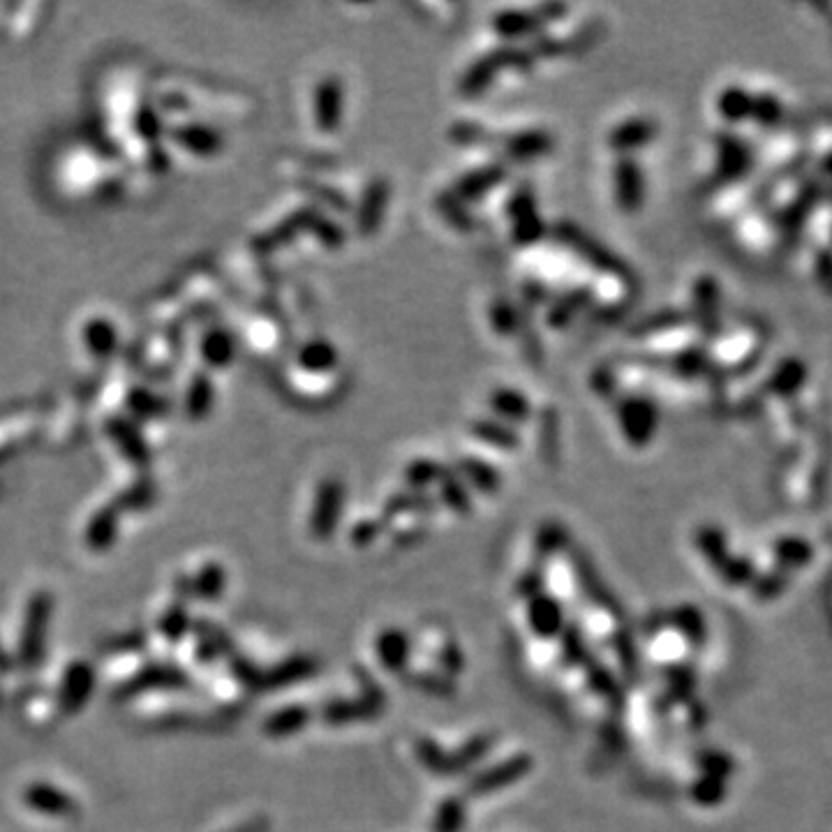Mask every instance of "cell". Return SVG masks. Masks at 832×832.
Masks as SVG:
<instances>
[{
	"mask_svg": "<svg viewBox=\"0 0 832 832\" xmlns=\"http://www.w3.org/2000/svg\"><path fill=\"white\" fill-rule=\"evenodd\" d=\"M666 366L680 380H694V377L705 373V368H708V354L701 347H687L680 349L671 359H666Z\"/></svg>",
	"mask_w": 832,
	"mask_h": 832,
	"instance_id": "cell-34",
	"label": "cell"
},
{
	"mask_svg": "<svg viewBox=\"0 0 832 832\" xmlns=\"http://www.w3.org/2000/svg\"><path fill=\"white\" fill-rule=\"evenodd\" d=\"M391 197V185L384 178H373L361 192L359 206H356V229L361 236H375L380 232L386 204Z\"/></svg>",
	"mask_w": 832,
	"mask_h": 832,
	"instance_id": "cell-10",
	"label": "cell"
},
{
	"mask_svg": "<svg viewBox=\"0 0 832 832\" xmlns=\"http://www.w3.org/2000/svg\"><path fill=\"white\" fill-rule=\"evenodd\" d=\"M183 405H185V410L195 416V419H199V416H206L208 412H211V407H213V384L206 375H197L195 380L188 384V389H185V396H183Z\"/></svg>",
	"mask_w": 832,
	"mask_h": 832,
	"instance_id": "cell-37",
	"label": "cell"
},
{
	"mask_svg": "<svg viewBox=\"0 0 832 832\" xmlns=\"http://www.w3.org/2000/svg\"><path fill=\"white\" fill-rule=\"evenodd\" d=\"M380 655L384 659L386 668H396V657L405 655V638L398 634V631H391V634H384L380 641Z\"/></svg>",
	"mask_w": 832,
	"mask_h": 832,
	"instance_id": "cell-51",
	"label": "cell"
},
{
	"mask_svg": "<svg viewBox=\"0 0 832 832\" xmlns=\"http://www.w3.org/2000/svg\"><path fill=\"white\" fill-rule=\"evenodd\" d=\"M299 188L306 192L308 197L312 199H319L324 206L333 208L336 213H349L352 211V204H349V199L343 195V192L333 188V185H326V183H319V181H312V178H303L299 183Z\"/></svg>",
	"mask_w": 832,
	"mask_h": 832,
	"instance_id": "cell-39",
	"label": "cell"
},
{
	"mask_svg": "<svg viewBox=\"0 0 832 832\" xmlns=\"http://www.w3.org/2000/svg\"><path fill=\"white\" fill-rule=\"evenodd\" d=\"M442 481V502L447 504L451 511H456V514H467V511L472 509V502H470V493H467V486L465 481H460L456 477V472L447 470L444 472Z\"/></svg>",
	"mask_w": 832,
	"mask_h": 832,
	"instance_id": "cell-41",
	"label": "cell"
},
{
	"mask_svg": "<svg viewBox=\"0 0 832 832\" xmlns=\"http://www.w3.org/2000/svg\"><path fill=\"white\" fill-rule=\"evenodd\" d=\"M435 208H437V213H440L444 218V222L456 229V232L470 234V232H474V229H477V220H474L472 211L467 208V204L460 202V199L453 195L451 190L437 192Z\"/></svg>",
	"mask_w": 832,
	"mask_h": 832,
	"instance_id": "cell-29",
	"label": "cell"
},
{
	"mask_svg": "<svg viewBox=\"0 0 832 832\" xmlns=\"http://www.w3.org/2000/svg\"><path fill=\"white\" fill-rule=\"evenodd\" d=\"M615 202L622 213H638L645 202V181L641 165L631 155H620L613 167Z\"/></svg>",
	"mask_w": 832,
	"mask_h": 832,
	"instance_id": "cell-8",
	"label": "cell"
},
{
	"mask_svg": "<svg viewBox=\"0 0 832 832\" xmlns=\"http://www.w3.org/2000/svg\"><path fill=\"white\" fill-rule=\"evenodd\" d=\"M310 668H312L310 661L292 659V661H287V664H282L278 671L264 675L262 682L266 687H287V685H292L294 680H301L303 675H308Z\"/></svg>",
	"mask_w": 832,
	"mask_h": 832,
	"instance_id": "cell-44",
	"label": "cell"
},
{
	"mask_svg": "<svg viewBox=\"0 0 832 832\" xmlns=\"http://www.w3.org/2000/svg\"><path fill=\"white\" fill-rule=\"evenodd\" d=\"M592 301H594V294L590 287L569 289L567 294H562L560 299H555L551 306H548L546 324L551 326V329H564V326L571 324V319H574L578 312L590 308Z\"/></svg>",
	"mask_w": 832,
	"mask_h": 832,
	"instance_id": "cell-22",
	"label": "cell"
},
{
	"mask_svg": "<svg viewBox=\"0 0 832 832\" xmlns=\"http://www.w3.org/2000/svg\"><path fill=\"white\" fill-rule=\"evenodd\" d=\"M539 442H541V456L546 458V463H555L557 460V449H560V414H557L555 407H546L539 414Z\"/></svg>",
	"mask_w": 832,
	"mask_h": 832,
	"instance_id": "cell-36",
	"label": "cell"
},
{
	"mask_svg": "<svg viewBox=\"0 0 832 832\" xmlns=\"http://www.w3.org/2000/svg\"><path fill=\"white\" fill-rule=\"evenodd\" d=\"M752 98H749V93L745 88L740 86H728L724 88L722 93H719L717 98V111L719 116L724 118L728 123H740L745 121V118L752 116Z\"/></svg>",
	"mask_w": 832,
	"mask_h": 832,
	"instance_id": "cell-30",
	"label": "cell"
},
{
	"mask_svg": "<svg viewBox=\"0 0 832 832\" xmlns=\"http://www.w3.org/2000/svg\"><path fill=\"white\" fill-rule=\"evenodd\" d=\"M345 502V486L340 479H324L317 488L315 507L310 514V534L319 541H326L336 532L340 523V511Z\"/></svg>",
	"mask_w": 832,
	"mask_h": 832,
	"instance_id": "cell-5",
	"label": "cell"
},
{
	"mask_svg": "<svg viewBox=\"0 0 832 832\" xmlns=\"http://www.w3.org/2000/svg\"><path fill=\"white\" fill-rule=\"evenodd\" d=\"M444 472H447V470H444V467L437 463V460L416 458L405 467V481L414 490H419V488H426L430 484H435V481H440L444 477Z\"/></svg>",
	"mask_w": 832,
	"mask_h": 832,
	"instance_id": "cell-40",
	"label": "cell"
},
{
	"mask_svg": "<svg viewBox=\"0 0 832 832\" xmlns=\"http://www.w3.org/2000/svg\"><path fill=\"white\" fill-rule=\"evenodd\" d=\"M507 215L511 222V241L518 248H532L546 239L548 227L541 218L537 195L530 183H520L507 199Z\"/></svg>",
	"mask_w": 832,
	"mask_h": 832,
	"instance_id": "cell-2",
	"label": "cell"
},
{
	"mask_svg": "<svg viewBox=\"0 0 832 832\" xmlns=\"http://www.w3.org/2000/svg\"><path fill=\"white\" fill-rule=\"evenodd\" d=\"M155 497V488L151 484V479H139L135 486H130L128 490H123L121 497H118L116 507H125V509H144L148 504L153 502Z\"/></svg>",
	"mask_w": 832,
	"mask_h": 832,
	"instance_id": "cell-46",
	"label": "cell"
},
{
	"mask_svg": "<svg viewBox=\"0 0 832 832\" xmlns=\"http://www.w3.org/2000/svg\"><path fill=\"white\" fill-rule=\"evenodd\" d=\"M310 234L315 236V239L319 243H322L326 250H340L345 245V241H347L345 229L340 227L336 220L326 218L324 213L317 215V220H315V225H312V232Z\"/></svg>",
	"mask_w": 832,
	"mask_h": 832,
	"instance_id": "cell-42",
	"label": "cell"
},
{
	"mask_svg": "<svg viewBox=\"0 0 832 832\" xmlns=\"http://www.w3.org/2000/svg\"><path fill=\"white\" fill-rule=\"evenodd\" d=\"M430 511H435V502L430 500L428 495H423L421 490H403V493H396L389 497V502H386L384 507L386 516L430 514Z\"/></svg>",
	"mask_w": 832,
	"mask_h": 832,
	"instance_id": "cell-35",
	"label": "cell"
},
{
	"mask_svg": "<svg viewBox=\"0 0 832 832\" xmlns=\"http://www.w3.org/2000/svg\"><path fill=\"white\" fill-rule=\"evenodd\" d=\"M493 31L507 42L527 40L546 31L534 10H502L493 17Z\"/></svg>",
	"mask_w": 832,
	"mask_h": 832,
	"instance_id": "cell-17",
	"label": "cell"
},
{
	"mask_svg": "<svg viewBox=\"0 0 832 832\" xmlns=\"http://www.w3.org/2000/svg\"><path fill=\"white\" fill-rule=\"evenodd\" d=\"M306 724H308L306 708H285L266 719L264 731L273 735V738H282V735H292L296 731H301Z\"/></svg>",
	"mask_w": 832,
	"mask_h": 832,
	"instance_id": "cell-38",
	"label": "cell"
},
{
	"mask_svg": "<svg viewBox=\"0 0 832 832\" xmlns=\"http://www.w3.org/2000/svg\"><path fill=\"white\" fill-rule=\"evenodd\" d=\"M530 49H532V54L537 56V61H539V58H557V56H562L564 51H567V44L557 40V37H551V35H548L544 31V33H539L537 37H532Z\"/></svg>",
	"mask_w": 832,
	"mask_h": 832,
	"instance_id": "cell-49",
	"label": "cell"
},
{
	"mask_svg": "<svg viewBox=\"0 0 832 832\" xmlns=\"http://www.w3.org/2000/svg\"><path fill=\"white\" fill-rule=\"evenodd\" d=\"M449 139L453 141V144H460V146H479V144H488L490 135L484 125H479L474 121H458L449 128Z\"/></svg>",
	"mask_w": 832,
	"mask_h": 832,
	"instance_id": "cell-45",
	"label": "cell"
},
{
	"mask_svg": "<svg viewBox=\"0 0 832 832\" xmlns=\"http://www.w3.org/2000/svg\"><path fill=\"white\" fill-rule=\"evenodd\" d=\"M590 384L597 396L604 400H618V375L611 368H597L590 377Z\"/></svg>",
	"mask_w": 832,
	"mask_h": 832,
	"instance_id": "cell-47",
	"label": "cell"
},
{
	"mask_svg": "<svg viewBox=\"0 0 832 832\" xmlns=\"http://www.w3.org/2000/svg\"><path fill=\"white\" fill-rule=\"evenodd\" d=\"M51 606H54V601H51L49 592H35L31 601H28L24 629H21V645H19V657L24 668L40 666V661L44 657Z\"/></svg>",
	"mask_w": 832,
	"mask_h": 832,
	"instance_id": "cell-4",
	"label": "cell"
},
{
	"mask_svg": "<svg viewBox=\"0 0 832 832\" xmlns=\"http://www.w3.org/2000/svg\"><path fill=\"white\" fill-rule=\"evenodd\" d=\"M188 629H190V615L188 611H185V604H174L165 615H162L160 631H162V636L169 638L172 643L181 641V638L188 634Z\"/></svg>",
	"mask_w": 832,
	"mask_h": 832,
	"instance_id": "cell-43",
	"label": "cell"
},
{
	"mask_svg": "<svg viewBox=\"0 0 832 832\" xmlns=\"http://www.w3.org/2000/svg\"><path fill=\"white\" fill-rule=\"evenodd\" d=\"M555 137L548 130L532 128L511 132L507 137H500V151L504 158L511 162H530L537 158H544L553 151Z\"/></svg>",
	"mask_w": 832,
	"mask_h": 832,
	"instance_id": "cell-12",
	"label": "cell"
},
{
	"mask_svg": "<svg viewBox=\"0 0 832 832\" xmlns=\"http://www.w3.org/2000/svg\"><path fill=\"white\" fill-rule=\"evenodd\" d=\"M380 532H382V523H377V520H361V523L354 525L352 541L359 546L370 544V541H373Z\"/></svg>",
	"mask_w": 832,
	"mask_h": 832,
	"instance_id": "cell-52",
	"label": "cell"
},
{
	"mask_svg": "<svg viewBox=\"0 0 832 832\" xmlns=\"http://www.w3.org/2000/svg\"><path fill=\"white\" fill-rule=\"evenodd\" d=\"M532 620L534 627H537L541 634H553V631H557V624H560V613H557V606L553 601H541L539 611L534 608Z\"/></svg>",
	"mask_w": 832,
	"mask_h": 832,
	"instance_id": "cell-50",
	"label": "cell"
},
{
	"mask_svg": "<svg viewBox=\"0 0 832 832\" xmlns=\"http://www.w3.org/2000/svg\"><path fill=\"white\" fill-rule=\"evenodd\" d=\"M345 111V88L338 77H326L315 88V100H312V116L315 125L324 135H336L343 125Z\"/></svg>",
	"mask_w": 832,
	"mask_h": 832,
	"instance_id": "cell-7",
	"label": "cell"
},
{
	"mask_svg": "<svg viewBox=\"0 0 832 832\" xmlns=\"http://www.w3.org/2000/svg\"><path fill=\"white\" fill-rule=\"evenodd\" d=\"M507 176H509V167L504 165V162H488V165L484 167L470 169V172L458 176L451 192L463 204H472L490 195L495 188H500V185L507 181Z\"/></svg>",
	"mask_w": 832,
	"mask_h": 832,
	"instance_id": "cell-9",
	"label": "cell"
},
{
	"mask_svg": "<svg viewBox=\"0 0 832 832\" xmlns=\"http://www.w3.org/2000/svg\"><path fill=\"white\" fill-rule=\"evenodd\" d=\"M199 359L208 368H225L234 361L236 343L225 329H208L199 336Z\"/></svg>",
	"mask_w": 832,
	"mask_h": 832,
	"instance_id": "cell-23",
	"label": "cell"
},
{
	"mask_svg": "<svg viewBox=\"0 0 832 832\" xmlns=\"http://www.w3.org/2000/svg\"><path fill=\"white\" fill-rule=\"evenodd\" d=\"M118 534V507L109 504L95 511V516L86 525V546L93 551H107L114 546Z\"/></svg>",
	"mask_w": 832,
	"mask_h": 832,
	"instance_id": "cell-26",
	"label": "cell"
},
{
	"mask_svg": "<svg viewBox=\"0 0 832 832\" xmlns=\"http://www.w3.org/2000/svg\"><path fill=\"white\" fill-rule=\"evenodd\" d=\"M225 585H227V574L225 569L220 567V564H206V567L199 569V574L192 578V594H195L197 599H204V601H215L222 597V592H225Z\"/></svg>",
	"mask_w": 832,
	"mask_h": 832,
	"instance_id": "cell-32",
	"label": "cell"
},
{
	"mask_svg": "<svg viewBox=\"0 0 832 832\" xmlns=\"http://www.w3.org/2000/svg\"><path fill=\"white\" fill-rule=\"evenodd\" d=\"M169 137H172L174 144L183 146V151L197 155V158H211V155L220 153L222 148L220 132L199 123L174 125V128L169 130Z\"/></svg>",
	"mask_w": 832,
	"mask_h": 832,
	"instance_id": "cell-16",
	"label": "cell"
},
{
	"mask_svg": "<svg viewBox=\"0 0 832 832\" xmlns=\"http://www.w3.org/2000/svg\"><path fill=\"white\" fill-rule=\"evenodd\" d=\"M456 470L460 472V477H465L467 484L481 490V493H488V495L497 493L502 486L500 472H497L493 465H488L486 460H481L477 456L458 458Z\"/></svg>",
	"mask_w": 832,
	"mask_h": 832,
	"instance_id": "cell-27",
	"label": "cell"
},
{
	"mask_svg": "<svg viewBox=\"0 0 832 832\" xmlns=\"http://www.w3.org/2000/svg\"><path fill=\"white\" fill-rule=\"evenodd\" d=\"M488 405L497 416V421L507 423V426L509 423H518V426L520 423H527L534 414L530 398L516 389H509V386H502V389H495L490 393Z\"/></svg>",
	"mask_w": 832,
	"mask_h": 832,
	"instance_id": "cell-19",
	"label": "cell"
},
{
	"mask_svg": "<svg viewBox=\"0 0 832 832\" xmlns=\"http://www.w3.org/2000/svg\"><path fill=\"white\" fill-rule=\"evenodd\" d=\"M296 366L306 370L310 375H324L336 370L338 366V349L324 338H312L303 343L296 352Z\"/></svg>",
	"mask_w": 832,
	"mask_h": 832,
	"instance_id": "cell-21",
	"label": "cell"
},
{
	"mask_svg": "<svg viewBox=\"0 0 832 832\" xmlns=\"http://www.w3.org/2000/svg\"><path fill=\"white\" fill-rule=\"evenodd\" d=\"M551 299V294H548V289L541 285L537 280H527L523 285V301L527 306H541V303H546Z\"/></svg>",
	"mask_w": 832,
	"mask_h": 832,
	"instance_id": "cell-54",
	"label": "cell"
},
{
	"mask_svg": "<svg viewBox=\"0 0 832 832\" xmlns=\"http://www.w3.org/2000/svg\"><path fill=\"white\" fill-rule=\"evenodd\" d=\"M188 685V675L178 671L172 664H153L139 671L135 678H132L128 685L123 687L121 696H132L139 692H146V689H176Z\"/></svg>",
	"mask_w": 832,
	"mask_h": 832,
	"instance_id": "cell-18",
	"label": "cell"
},
{
	"mask_svg": "<svg viewBox=\"0 0 832 832\" xmlns=\"http://www.w3.org/2000/svg\"><path fill=\"white\" fill-rule=\"evenodd\" d=\"M520 324H523V315H518V308L509 299L497 296V299L490 303V326H493L497 336H518Z\"/></svg>",
	"mask_w": 832,
	"mask_h": 832,
	"instance_id": "cell-33",
	"label": "cell"
},
{
	"mask_svg": "<svg viewBox=\"0 0 832 832\" xmlns=\"http://www.w3.org/2000/svg\"><path fill=\"white\" fill-rule=\"evenodd\" d=\"M567 12H569V7L564 3H541L534 7V14H537L544 26H551L555 24V21H560Z\"/></svg>",
	"mask_w": 832,
	"mask_h": 832,
	"instance_id": "cell-53",
	"label": "cell"
},
{
	"mask_svg": "<svg viewBox=\"0 0 832 832\" xmlns=\"http://www.w3.org/2000/svg\"><path fill=\"white\" fill-rule=\"evenodd\" d=\"M319 213L322 211H319L317 206L296 208V211L287 215V218H282V222H278L276 227L266 229L264 234H259L252 245H255V250L262 252V255H271V252H276L292 243L299 234L312 232V225H315Z\"/></svg>",
	"mask_w": 832,
	"mask_h": 832,
	"instance_id": "cell-6",
	"label": "cell"
},
{
	"mask_svg": "<svg viewBox=\"0 0 832 832\" xmlns=\"http://www.w3.org/2000/svg\"><path fill=\"white\" fill-rule=\"evenodd\" d=\"M24 800L35 812L47 816H72V812H77V802L51 784H31L24 793Z\"/></svg>",
	"mask_w": 832,
	"mask_h": 832,
	"instance_id": "cell-20",
	"label": "cell"
},
{
	"mask_svg": "<svg viewBox=\"0 0 832 832\" xmlns=\"http://www.w3.org/2000/svg\"><path fill=\"white\" fill-rule=\"evenodd\" d=\"M687 322V317L682 315L680 310H659L655 315L645 317L638 322L636 326H631V338H652V336H659V333H666V331H673L678 329Z\"/></svg>",
	"mask_w": 832,
	"mask_h": 832,
	"instance_id": "cell-31",
	"label": "cell"
},
{
	"mask_svg": "<svg viewBox=\"0 0 832 832\" xmlns=\"http://www.w3.org/2000/svg\"><path fill=\"white\" fill-rule=\"evenodd\" d=\"M81 343L91 356H114L118 345V333L114 322L107 317H91L81 326Z\"/></svg>",
	"mask_w": 832,
	"mask_h": 832,
	"instance_id": "cell-24",
	"label": "cell"
},
{
	"mask_svg": "<svg viewBox=\"0 0 832 832\" xmlns=\"http://www.w3.org/2000/svg\"><path fill=\"white\" fill-rule=\"evenodd\" d=\"M615 416H618L620 433L634 449H645L659 428L657 403L648 396H622L615 400Z\"/></svg>",
	"mask_w": 832,
	"mask_h": 832,
	"instance_id": "cell-3",
	"label": "cell"
},
{
	"mask_svg": "<svg viewBox=\"0 0 832 832\" xmlns=\"http://www.w3.org/2000/svg\"><path fill=\"white\" fill-rule=\"evenodd\" d=\"M657 135H659V125L655 118L634 116L615 125V128L608 132L606 144L615 153L631 155L634 151H638V148L652 144V141L657 139Z\"/></svg>",
	"mask_w": 832,
	"mask_h": 832,
	"instance_id": "cell-11",
	"label": "cell"
},
{
	"mask_svg": "<svg viewBox=\"0 0 832 832\" xmlns=\"http://www.w3.org/2000/svg\"><path fill=\"white\" fill-rule=\"evenodd\" d=\"M502 70L504 68H502L500 56H497V49L479 56L477 61H472L470 65H467L463 77L458 79V95L463 100H479L481 95L493 86V81L497 79V74H500Z\"/></svg>",
	"mask_w": 832,
	"mask_h": 832,
	"instance_id": "cell-14",
	"label": "cell"
},
{
	"mask_svg": "<svg viewBox=\"0 0 832 832\" xmlns=\"http://www.w3.org/2000/svg\"><path fill=\"white\" fill-rule=\"evenodd\" d=\"M717 146H719V162H717L719 176L726 178V181H733V178H740L747 172L749 151L740 139L724 135V137H719Z\"/></svg>",
	"mask_w": 832,
	"mask_h": 832,
	"instance_id": "cell-28",
	"label": "cell"
},
{
	"mask_svg": "<svg viewBox=\"0 0 832 832\" xmlns=\"http://www.w3.org/2000/svg\"><path fill=\"white\" fill-rule=\"evenodd\" d=\"M234 673L239 675L243 682H262V675H259L255 666L245 659H234Z\"/></svg>",
	"mask_w": 832,
	"mask_h": 832,
	"instance_id": "cell-55",
	"label": "cell"
},
{
	"mask_svg": "<svg viewBox=\"0 0 832 832\" xmlns=\"http://www.w3.org/2000/svg\"><path fill=\"white\" fill-rule=\"evenodd\" d=\"M93 689H95L93 668L88 666L86 661H77V664H72L68 668V673H65L63 685H61V696H58V701H61V710L65 712V715H74V712H79L88 703Z\"/></svg>",
	"mask_w": 832,
	"mask_h": 832,
	"instance_id": "cell-15",
	"label": "cell"
},
{
	"mask_svg": "<svg viewBox=\"0 0 832 832\" xmlns=\"http://www.w3.org/2000/svg\"><path fill=\"white\" fill-rule=\"evenodd\" d=\"M692 296V310L698 329H701V333L708 340L717 338L719 331H722V324H719V285L715 278H698Z\"/></svg>",
	"mask_w": 832,
	"mask_h": 832,
	"instance_id": "cell-13",
	"label": "cell"
},
{
	"mask_svg": "<svg viewBox=\"0 0 832 832\" xmlns=\"http://www.w3.org/2000/svg\"><path fill=\"white\" fill-rule=\"evenodd\" d=\"M470 433L477 437L479 442L488 444V447L500 449V451H518L520 449V435L514 428L507 426V423L497 419H474L470 421Z\"/></svg>",
	"mask_w": 832,
	"mask_h": 832,
	"instance_id": "cell-25",
	"label": "cell"
},
{
	"mask_svg": "<svg viewBox=\"0 0 832 832\" xmlns=\"http://www.w3.org/2000/svg\"><path fill=\"white\" fill-rule=\"evenodd\" d=\"M525 768H527V761H523V759H518L514 763L504 765L502 770L497 768V770H493L488 775L490 779H484V782H479V789L481 791H490V789H497V786H504V784L514 782L516 775H520V772H523Z\"/></svg>",
	"mask_w": 832,
	"mask_h": 832,
	"instance_id": "cell-48",
	"label": "cell"
},
{
	"mask_svg": "<svg viewBox=\"0 0 832 832\" xmlns=\"http://www.w3.org/2000/svg\"><path fill=\"white\" fill-rule=\"evenodd\" d=\"M553 232H555V239L560 241L564 248H569L574 255L581 257L583 262L592 266L594 271L620 280L627 287L636 285V276H634V271H631V266L627 262H622L613 250H608L604 243H599L594 236L585 232V229H581L569 220H562V222H557Z\"/></svg>",
	"mask_w": 832,
	"mask_h": 832,
	"instance_id": "cell-1",
	"label": "cell"
}]
</instances>
